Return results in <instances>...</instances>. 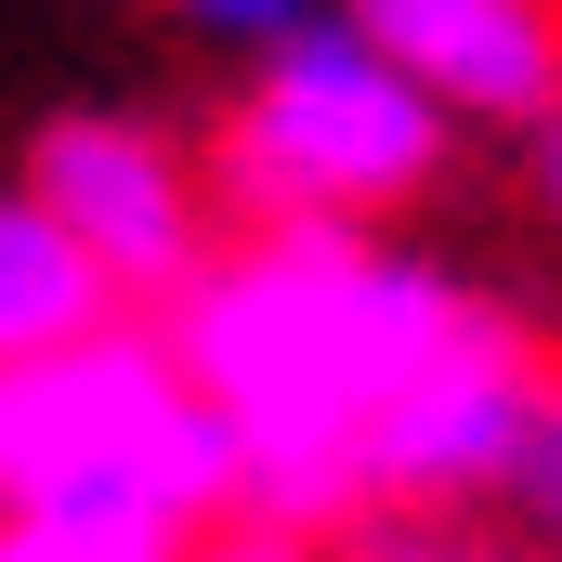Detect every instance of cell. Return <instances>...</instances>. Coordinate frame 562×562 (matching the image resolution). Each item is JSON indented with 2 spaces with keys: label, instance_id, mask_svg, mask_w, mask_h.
Listing matches in <instances>:
<instances>
[{
  "label": "cell",
  "instance_id": "9c48e42d",
  "mask_svg": "<svg viewBox=\"0 0 562 562\" xmlns=\"http://www.w3.org/2000/svg\"><path fill=\"white\" fill-rule=\"evenodd\" d=\"M510 157H524V223L562 249V105H550V119H524V132H510Z\"/></svg>",
  "mask_w": 562,
  "mask_h": 562
},
{
  "label": "cell",
  "instance_id": "3957f363",
  "mask_svg": "<svg viewBox=\"0 0 562 562\" xmlns=\"http://www.w3.org/2000/svg\"><path fill=\"white\" fill-rule=\"evenodd\" d=\"M458 170V119L327 0L288 40L236 53L223 119H210V183L236 223H406Z\"/></svg>",
  "mask_w": 562,
  "mask_h": 562
},
{
  "label": "cell",
  "instance_id": "5b68a950",
  "mask_svg": "<svg viewBox=\"0 0 562 562\" xmlns=\"http://www.w3.org/2000/svg\"><path fill=\"white\" fill-rule=\"evenodd\" d=\"M458 132H524L562 105V0H340Z\"/></svg>",
  "mask_w": 562,
  "mask_h": 562
},
{
  "label": "cell",
  "instance_id": "8992f818",
  "mask_svg": "<svg viewBox=\"0 0 562 562\" xmlns=\"http://www.w3.org/2000/svg\"><path fill=\"white\" fill-rule=\"evenodd\" d=\"M92 314H119V276L66 236V210L26 170H0V353H40V340H66Z\"/></svg>",
  "mask_w": 562,
  "mask_h": 562
},
{
  "label": "cell",
  "instance_id": "7a4b0ae2",
  "mask_svg": "<svg viewBox=\"0 0 562 562\" xmlns=\"http://www.w3.org/2000/svg\"><path fill=\"white\" fill-rule=\"evenodd\" d=\"M223 524L236 458L157 301L0 353V562H183Z\"/></svg>",
  "mask_w": 562,
  "mask_h": 562
},
{
  "label": "cell",
  "instance_id": "277c9868",
  "mask_svg": "<svg viewBox=\"0 0 562 562\" xmlns=\"http://www.w3.org/2000/svg\"><path fill=\"white\" fill-rule=\"evenodd\" d=\"M13 170L66 210V236L119 276V301H170L236 223L210 183V132H170L157 105H53Z\"/></svg>",
  "mask_w": 562,
  "mask_h": 562
},
{
  "label": "cell",
  "instance_id": "ba28073f",
  "mask_svg": "<svg viewBox=\"0 0 562 562\" xmlns=\"http://www.w3.org/2000/svg\"><path fill=\"white\" fill-rule=\"evenodd\" d=\"M157 13H170V26H183L196 53H223V66H236V53H262V40H288L301 13H327V0H157Z\"/></svg>",
  "mask_w": 562,
  "mask_h": 562
},
{
  "label": "cell",
  "instance_id": "52a82bcc",
  "mask_svg": "<svg viewBox=\"0 0 562 562\" xmlns=\"http://www.w3.org/2000/svg\"><path fill=\"white\" fill-rule=\"evenodd\" d=\"M484 524H510L524 550H562V353H550V380H537V406H524V431H510V458H497Z\"/></svg>",
  "mask_w": 562,
  "mask_h": 562
},
{
  "label": "cell",
  "instance_id": "6da1fadb",
  "mask_svg": "<svg viewBox=\"0 0 562 562\" xmlns=\"http://www.w3.org/2000/svg\"><path fill=\"white\" fill-rule=\"evenodd\" d=\"M157 327L223 419L236 537L262 550L484 524L550 380L537 327L393 223H223Z\"/></svg>",
  "mask_w": 562,
  "mask_h": 562
}]
</instances>
